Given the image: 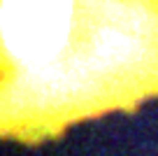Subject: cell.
<instances>
[{"label": "cell", "mask_w": 158, "mask_h": 156, "mask_svg": "<svg viewBox=\"0 0 158 156\" xmlns=\"http://www.w3.org/2000/svg\"><path fill=\"white\" fill-rule=\"evenodd\" d=\"M5 33L14 51H54L68 24V0H7Z\"/></svg>", "instance_id": "cell-1"}]
</instances>
